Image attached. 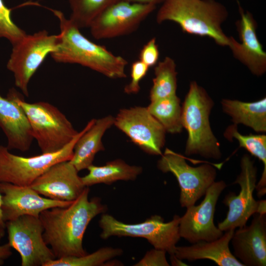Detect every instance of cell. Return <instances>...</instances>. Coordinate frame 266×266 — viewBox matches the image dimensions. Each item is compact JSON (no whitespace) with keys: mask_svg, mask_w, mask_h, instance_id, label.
Returning <instances> with one entry per match:
<instances>
[{"mask_svg":"<svg viewBox=\"0 0 266 266\" xmlns=\"http://www.w3.org/2000/svg\"><path fill=\"white\" fill-rule=\"evenodd\" d=\"M149 67L140 60L134 62L131 67V80L124 88L128 94H137L140 90L139 82L146 76Z\"/></svg>","mask_w":266,"mask_h":266,"instance_id":"cell-30","label":"cell"},{"mask_svg":"<svg viewBox=\"0 0 266 266\" xmlns=\"http://www.w3.org/2000/svg\"><path fill=\"white\" fill-rule=\"evenodd\" d=\"M11 9L7 8L3 0H0V38H5L14 45L20 40L26 33L12 21Z\"/></svg>","mask_w":266,"mask_h":266,"instance_id":"cell-29","label":"cell"},{"mask_svg":"<svg viewBox=\"0 0 266 266\" xmlns=\"http://www.w3.org/2000/svg\"><path fill=\"white\" fill-rule=\"evenodd\" d=\"M214 102L206 91L196 81H192L182 106L181 121L188 133L185 153L199 155L206 158L220 159V144L209 123Z\"/></svg>","mask_w":266,"mask_h":266,"instance_id":"cell-4","label":"cell"},{"mask_svg":"<svg viewBox=\"0 0 266 266\" xmlns=\"http://www.w3.org/2000/svg\"><path fill=\"white\" fill-rule=\"evenodd\" d=\"M5 228L0 226V242L5 234Z\"/></svg>","mask_w":266,"mask_h":266,"instance_id":"cell-37","label":"cell"},{"mask_svg":"<svg viewBox=\"0 0 266 266\" xmlns=\"http://www.w3.org/2000/svg\"><path fill=\"white\" fill-rule=\"evenodd\" d=\"M2 198L1 195L0 193V226L5 228V223L4 222L2 218V210H1Z\"/></svg>","mask_w":266,"mask_h":266,"instance_id":"cell-36","label":"cell"},{"mask_svg":"<svg viewBox=\"0 0 266 266\" xmlns=\"http://www.w3.org/2000/svg\"><path fill=\"white\" fill-rule=\"evenodd\" d=\"M0 127L7 139L9 150H29L33 139L28 119L21 107L0 95Z\"/></svg>","mask_w":266,"mask_h":266,"instance_id":"cell-19","label":"cell"},{"mask_svg":"<svg viewBox=\"0 0 266 266\" xmlns=\"http://www.w3.org/2000/svg\"><path fill=\"white\" fill-rule=\"evenodd\" d=\"M7 97L24 111L42 153L60 150L78 133L65 115L51 104L44 101L27 102L13 88L9 90Z\"/></svg>","mask_w":266,"mask_h":266,"instance_id":"cell-5","label":"cell"},{"mask_svg":"<svg viewBox=\"0 0 266 266\" xmlns=\"http://www.w3.org/2000/svg\"><path fill=\"white\" fill-rule=\"evenodd\" d=\"M143 4H151L156 6L157 4L163 3L166 0H119Z\"/></svg>","mask_w":266,"mask_h":266,"instance_id":"cell-34","label":"cell"},{"mask_svg":"<svg viewBox=\"0 0 266 266\" xmlns=\"http://www.w3.org/2000/svg\"><path fill=\"white\" fill-rule=\"evenodd\" d=\"M122 249L105 247L81 256H70L55 259L45 266H105L109 260L121 255Z\"/></svg>","mask_w":266,"mask_h":266,"instance_id":"cell-28","label":"cell"},{"mask_svg":"<svg viewBox=\"0 0 266 266\" xmlns=\"http://www.w3.org/2000/svg\"><path fill=\"white\" fill-rule=\"evenodd\" d=\"M89 125L88 122L68 144L53 153L23 157L12 154L6 147L0 145V182L30 186L51 166L61 162L70 160L76 142Z\"/></svg>","mask_w":266,"mask_h":266,"instance_id":"cell-7","label":"cell"},{"mask_svg":"<svg viewBox=\"0 0 266 266\" xmlns=\"http://www.w3.org/2000/svg\"><path fill=\"white\" fill-rule=\"evenodd\" d=\"M147 108L161 124L166 132L175 134L182 131V106L180 100L176 95L151 101Z\"/></svg>","mask_w":266,"mask_h":266,"instance_id":"cell-25","label":"cell"},{"mask_svg":"<svg viewBox=\"0 0 266 266\" xmlns=\"http://www.w3.org/2000/svg\"><path fill=\"white\" fill-rule=\"evenodd\" d=\"M161 155L157 167L164 173H172L176 177L180 189L181 207L187 208L195 205L215 182L217 176L215 168L208 164L192 166L183 156L168 148Z\"/></svg>","mask_w":266,"mask_h":266,"instance_id":"cell-10","label":"cell"},{"mask_svg":"<svg viewBox=\"0 0 266 266\" xmlns=\"http://www.w3.org/2000/svg\"><path fill=\"white\" fill-rule=\"evenodd\" d=\"M180 217L175 215L169 222H165L162 217L152 216L144 222L127 224L108 214H103L99 221L102 230L100 236L105 239L112 236L145 238L155 249L174 255L176 244L181 238L179 233Z\"/></svg>","mask_w":266,"mask_h":266,"instance_id":"cell-6","label":"cell"},{"mask_svg":"<svg viewBox=\"0 0 266 266\" xmlns=\"http://www.w3.org/2000/svg\"><path fill=\"white\" fill-rule=\"evenodd\" d=\"M226 186L223 180L215 181L207 189L200 204L186 208L185 213L180 217L181 237L193 244L200 241H213L223 235V232L214 223V215L218 198Z\"/></svg>","mask_w":266,"mask_h":266,"instance_id":"cell-14","label":"cell"},{"mask_svg":"<svg viewBox=\"0 0 266 266\" xmlns=\"http://www.w3.org/2000/svg\"><path fill=\"white\" fill-rule=\"evenodd\" d=\"M160 52L156 38L150 39L142 48L139 54V60L149 67L156 65Z\"/></svg>","mask_w":266,"mask_h":266,"instance_id":"cell-31","label":"cell"},{"mask_svg":"<svg viewBox=\"0 0 266 266\" xmlns=\"http://www.w3.org/2000/svg\"><path fill=\"white\" fill-rule=\"evenodd\" d=\"M113 125L146 153L155 155L162 154L166 131L147 107L120 109L114 117Z\"/></svg>","mask_w":266,"mask_h":266,"instance_id":"cell-12","label":"cell"},{"mask_svg":"<svg viewBox=\"0 0 266 266\" xmlns=\"http://www.w3.org/2000/svg\"><path fill=\"white\" fill-rule=\"evenodd\" d=\"M59 39V34H49L42 30L26 34L12 45L7 68L13 74L16 86L26 96L29 95L28 86L31 78L47 56L56 50Z\"/></svg>","mask_w":266,"mask_h":266,"instance_id":"cell-8","label":"cell"},{"mask_svg":"<svg viewBox=\"0 0 266 266\" xmlns=\"http://www.w3.org/2000/svg\"><path fill=\"white\" fill-rule=\"evenodd\" d=\"M69 161L49 167L30 186L40 195L57 200L73 201L86 187Z\"/></svg>","mask_w":266,"mask_h":266,"instance_id":"cell-17","label":"cell"},{"mask_svg":"<svg viewBox=\"0 0 266 266\" xmlns=\"http://www.w3.org/2000/svg\"><path fill=\"white\" fill-rule=\"evenodd\" d=\"M163 250L154 249L146 252L144 257L134 266H169L166 254Z\"/></svg>","mask_w":266,"mask_h":266,"instance_id":"cell-32","label":"cell"},{"mask_svg":"<svg viewBox=\"0 0 266 266\" xmlns=\"http://www.w3.org/2000/svg\"><path fill=\"white\" fill-rule=\"evenodd\" d=\"M154 73L149 94L151 101L176 95L177 72L175 63L171 58L166 57L158 62Z\"/></svg>","mask_w":266,"mask_h":266,"instance_id":"cell-26","label":"cell"},{"mask_svg":"<svg viewBox=\"0 0 266 266\" xmlns=\"http://www.w3.org/2000/svg\"><path fill=\"white\" fill-rule=\"evenodd\" d=\"M114 117L108 115L90 121V125L76 142L69 162L80 170L93 164L96 154L104 150L102 138L105 132L114 125Z\"/></svg>","mask_w":266,"mask_h":266,"instance_id":"cell-21","label":"cell"},{"mask_svg":"<svg viewBox=\"0 0 266 266\" xmlns=\"http://www.w3.org/2000/svg\"><path fill=\"white\" fill-rule=\"evenodd\" d=\"M87 169L88 173L81 177L85 187L100 183L110 185L119 180H134L142 171L141 166L130 165L121 159L108 162L101 166L92 164Z\"/></svg>","mask_w":266,"mask_h":266,"instance_id":"cell-23","label":"cell"},{"mask_svg":"<svg viewBox=\"0 0 266 266\" xmlns=\"http://www.w3.org/2000/svg\"><path fill=\"white\" fill-rule=\"evenodd\" d=\"M224 112L234 124H242L258 133L266 132V98L254 102L223 99L221 101Z\"/></svg>","mask_w":266,"mask_h":266,"instance_id":"cell-22","label":"cell"},{"mask_svg":"<svg viewBox=\"0 0 266 266\" xmlns=\"http://www.w3.org/2000/svg\"><path fill=\"white\" fill-rule=\"evenodd\" d=\"M234 230L226 231L222 236L213 241H200L190 246H176L174 255L181 260L208 259L219 266H244L229 248Z\"/></svg>","mask_w":266,"mask_h":266,"instance_id":"cell-20","label":"cell"},{"mask_svg":"<svg viewBox=\"0 0 266 266\" xmlns=\"http://www.w3.org/2000/svg\"><path fill=\"white\" fill-rule=\"evenodd\" d=\"M170 261L172 266H185V263L182 260L176 258L175 255L170 256Z\"/></svg>","mask_w":266,"mask_h":266,"instance_id":"cell-35","label":"cell"},{"mask_svg":"<svg viewBox=\"0 0 266 266\" xmlns=\"http://www.w3.org/2000/svg\"><path fill=\"white\" fill-rule=\"evenodd\" d=\"M8 243L20 254L22 266H45L56 258L45 242L39 217L23 215L6 222Z\"/></svg>","mask_w":266,"mask_h":266,"instance_id":"cell-11","label":"cell"},{"mask_svg":"<svg viewBox=\"0 0 266 266\" xmlns=\"http://www.w3.org/2000/svg\"><path fill=\"white\" fill-rule=\"evenodd\" d=\"M228 15L226 7L215 0H166L156 21L174 22L185 33L208 37L219 46H228L229 36L222 28Z\"/></svg>","mask_w":266,"mask_h":266,"instance_id":"cell-3","label":"cell"},{"mask_svg":"<svg viewBox=\"0 0 266 266\" xmlns=\"http://www.w3.org/2000/svg\"><path fill=\"white\" fill-rule=\"evenodd\" d=\"M224 136L229 141L236 139L239 146L244 148L252 155L262 161L264 170L261 178L256 184L255 189L259 198H261L266 192V135L264 134L243 135L237 130V125L233 124L225 130Z\"/></svg>","mask_w":266,"mask_h":266,"instance_id":"cell-24","label":"cell"},{"mask_svg":"<svg viewBox=\"0 0 266 266\" xmlns=\"http://www.w3.org/2000/svg\"><path fill=\"white\" fill-rule=\"evenodd\" d=\"M118 0H68L71 10L69 19L79 29L89 27L101 11Z\"/></svg>","mask_w":266,"mask_h":266,"instance_id":"cell-27","label":"cell"},{"mask_svg":"<svg viewBox=\"0 0 266 266\" xmlns=\"http://www.w3.org/2000/svg\"><path fill=\"white\" fill-rule=\"evenodd\" d=\"M155 5L118 0L101 11L89 26L97 39L129 34L156 8Z\"/></svg>","mask_w":266,"mask_h":266,"instance_id":"cell-13","label":"cell"},{"mask_svg":"<svg viewBox=\"0 0 266 266\" xmlns=\"http://www.w3.org/2000/svg\"><path fill=\"white\" fill-rule=\"evenodd\" d=\"M51 11L58 18L60 27L57 48L50 54L56 62L79 64L110 78L127 77L126 59L88 39L60 11Z\"/></svg>","mask_w":266,"mask_h":266,"instance_id":"cell-2","label":"cell"},{"mask_svg":"<svg viewBox=\"0 0 266 266\" xmlns=\"http://www.w3.org/2000/svg\"><path fill=\"white\" fill-rule=\"evenodd\" d=\"M240 169L233 182L240 186L238 194L230 192L223 200L229 208L226 218L218 225V228L223 232L245 226L255 213H266V200L257 201L253 197L257 184V169L248 155L245 154L241 158Z\"/></svg>","mask_w":266,"mask_h":266,"instance_id":"cell-9","label":"cell"},{"mask_svg":"<svg viewBox=\"0 0 266 266\" xmlns=\"http://www.w3.org/2000/svg\"><path fill=\"white\" fill-rule=\"evenodd\" d=\"M11 248L8 242L0 245V266H2L5 261L12 255Z\"/></svg>","mask_w":266,"mask_h":266,"instance_id":"cell-33","label":"cell"},{"mask_svg":"<svg viewBox=\"0 0 266 266\" xmlns=\"http://www.w3.org/2000/svg\"><path fill=\"white\" fill-rule=\"evenodd\" d=\"M249 226L234 231L231 241L233 255L244 266L266 265V214L255 213Z\"/></svg>","mask_w":266,"mask_h":266,"instance_id":"cell-18","label":"cell"},{"mask_svg":"<svg viewBox=\"0 0 266 266\" xmlns=\"http://www.w3.org/2000/svg\"><path fill=\"white\" fill-rule=\"evenodd\" d=\"M240 18L236 22L240 42L229 36L228 46L233 57L245 65L257 76H261L266 71V52L260 42L256 33L257 22L252 14L244 12L238 1Z\"/></svg>","mask_w":266,"mask_h":266,"instance_id":"cell-16","label":"cell"},{"mask_svg":"<svg viewBox=\"0 0 266 266\" xmlns=\"http://www.w3.org/2000/svg\"><path fill=\"white\" fill-rule=\"evenodd\" d=\"M89 192L86 187L68 206L48 209L39 215L44 240L56 259L87 254L83 246L86 229L94 218L107 209L100 198L89 200Z\"/></svg>","mask_w":266,"mask_h":266,"instance_id":"cell-1","label":"cell"},{"mask_svg":"<svg viewBox=\"0 0 266 266\" xmlns=\"http://www.w3.org/2000/svg\"><path fill=\"white\" fill-rule=\"evenodd\" d=\"M1 210L4 222L23 215L39 217L42 211L55 207H66L72 201H60L44 197L30 186H19L0 182Z\"/></svg>","mask_w":266,"mask_h":266,"instance_id":"cell-15","label":"cell"}]
</instances>
